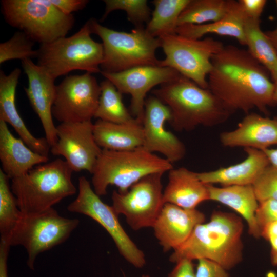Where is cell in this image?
Instances as JSON below:
<instances>
[{"instance_id": "cell-33", "label": "cell", "mask_w": 277, "mask_h": 277, "mask_svg": "<svg viewBox=\"0 0 277 277\" xmlns=\"http://www.w3.org/2000/svg\"><path fill=\"white\" fill-rule=\"evenodd\" d=\"M34 42L25 33L16 32L8 41L0 44V64L12 60L22 61L37 57Z\"/></svg>"}, {"instance_id": "cell-28", "label": "cell", "mask_w": 277, "mask_h": 277, "mask_svg": "<svg viewBox=\"0 0 277 277\" xmlns=\"http://www.w3.org/2000/svg\"><path fill=\"white\" fill-rule=\"evenodd\" d=\"M190 0H154V6L146 31L151 36L160 38L176 34L178 19Z\"/></svg>"}, {"instance_id": "cell-30", "label": "cell", "mask_w": 277, "mask_h": 277, "mask_svg": "<svg viewBox=\"0 0 277 277\" xmlns=\"http://www.w3.org/2000/svg\"><path fill=\"white\" fill-rule=\"evenodd\" d=\"M235 0H190L178 19L179 26L200 25L216 22L224 17Z\"/></svg>"}, {"instance_id": "cell-27", "label": "cell", "mask_w": 277, "mask_h": 277, "mask_svg": "<svg viewBox=\"0 0 277 277\" xmlns=\"http://www.w3.org/2000/svg\"><path fill=\"white\" fill-rule=\"evenodd\" d=\"M247 50L277 81V52L271 42L260 27V19L247 18L245 25Z\"/></svg>"}, {"instance_id": "cell-39", "label": "cell", "mask_w": 277, "mask_h": 277, "mask_svg": "<svg viewBox=\"0 0 277 277\" xmlns=\"http://www.w3.org/2000/svg\"><path fill=\"white\" fill-rule=\"evenodd\" d=\"M49 2L63 13L71 15L83 10L88 4V0H48Z\"/></svg>"}, {"instance_id": "cell-12", "label": "cell", "mask_w": 277, "mask_h": 277, "mask_svg": "<svg viewBox=\"0 0 277 277\" xmlns=\"http://www.w3.org/2000/svg\"><path fill=\"white\" fill-rule=\"evenodd\" d=\"M164 173L150 174L133 184L125 192L114 190L112 206L125 216L133 230L153 226L164 205L162 177Z\"/></svg>"}, {"instance_id": "cell-22", "label": "cell", "mask_w": 277, "mask_h": 277, "mask_svg": "<svg viewBox=\"0 0 277 277\" xmlns=\"http://www.w3.org/2000/svg\"><path fill=\"white\" fill-rule=\"evenodd\" d=\"M247 156L236 164L217 169L197 173L206 184H219L222 186L252 185L263 170L270 165L263 151L244 148Z\"/></svg>"}, {"instance_id": "cell-10", "label": "cell", "mask_w": 277, "mask_h": 277, "mask_svg": "<svg viewBox=\"0 0 277 277\" xmlns=\"http://www.w3.org/2000/svg\"><path fill=\"white\" fill-rule=\"evenodd\" d=\"M159 38L165 55L164 60H160L159 66L173 68L201 87L208 89L212 58L223 44L212 37L192 39L176 33Z\"/></svg>"}, {"instance_id": "cell-14", "label": "cell", "mask_w": 277, "mask_h": 277, "mask_svg": "<svg viewBox=\"0 0 277 277\" xmlns=\"http://www.w3.org/2000/svg\"><path fill=\"white\" fill-rule=\"evenodd\" d=\"M56 130L57 141L50 148L51 153L63 156L73 172L91 174L102 150L95 141L92 121L62 123Z\"/></svg>"}, {"instance_id": "cell-3", "label": "cell", "mask_w": 277, "mask_h": 277, "mask_svg": "<svg viewBox=\"0 0 277 277\" xmlns=\"http://www.w3.org/2000/svg\"><path fill=\"white\" fill-rule=\"evenodd\" d=\"M152 94L169 107V123L177 131L217 126L233 113L209 88H202L181 75L153 89Z\"/></svg>"}, {"instance_id": "cell-34", "label": "cell", "mask_w": 277, "mask_h": 277, "mask_svg": "<svg viewBox=\"0 0 277 277\" xmlns=\"http://www.w3.org/2000/svg\"><path fill=\"white\" fill-rule=\"evenodd\" d=\"M259 202L277 201V168L269 165L252 185Z\"/></svg>"}, {"instance_id": "cell-29", "label": "cell", "mask_w": 277, "mask_h": 277, "mask_svg": "<svg viewBox=\"0 0 277 277\" xmlns=\"http://www.w3.org/2000/svg\"><path fill=\"white\" fill-rule=\"evenodd\" d=\"M100 87L101 94L94 117L117 124L130 123L136 120L125 106L122 94L109 80L105 78Z\"/></svg>"}, {"instance_id": "cell-6", "label": "cell", "mask_w": 277, "mask_h": 277, "mask_svg": "<svg viewBox=\"0 0 277 277\" xmlns=\"http://www.w3.org/2000/svg\"><path fill=\"white\" fill-rule=\"evenodd\" d=\"M88 21L91 33L102 41L101 71L118 72L138 66H159L155 52L161 47V41L149 35L145 27L126 32L108 28L93 18Z\"/></svg>"}, {"instance_id": "cell-36", "label": "cell", "mask_w": 277, "mask_h": 277, "mask_svg": "<svg viewBox=\"0 0 277 277\" xmlns=\"http://www.w3.org/2000/svg\"><path fill=\"white\" fill-rule=\"evenodd\" d=\"M256 219L260 229L268 223L277 222V201L268 200L259 203Z\"/></svg>"}, {"instance_id": "cell-25", "label": "cell", "mask_w": 277, "mask_h": 277, "mask_svg": "<svg viewBox=\"0 0 277 277\" xmlns=\"http://www.w3.org/2000/svg\"><path fill=\"white\" fill-rule=\"evenodd\" d=\"M95 141L102 149L123 151L143 146L142 124L137 119L133 122L117 124L97 120L93 123Z\"/></svg>"}, {"instance_id": "cell-2", "label": "cell", "mask_w": 277, "mask_h": 277, "mask_svg": "<svg viewBox=\"0 0 277 277\" xmlns=\"http://www.w3.org/2000/svg\"><path fill=\"white\" fill-rule=\"evenodd\" d=\"M243 224L236 215L214 211L210 221L197 225L190 237L169 256L171 263L201 259L215 262L227 270L243 259Z\"/></svg>"}, {"instance_id": "cell-37", "label": "cell", "mask_w": 277, "mask_h": 277, "mask_svg": "<svg viewBox=\"0 0 277 277\" xmlns=\"http://www.w3.org/2000/svg\"><path fill=\"white\" fill-rule=\"evenodd\" d=\"M261 237L268 241L270 245L271 264L277 266V222L268 223L261 229Z\"/></svg>"}, {"instance_id": "cell-45", "label": "cell", "mask_w": 277, "mask_h": 277, "mask_svg": "<svg viewBox=\"0 0 277 277\" xmlns=\"http://www.w3.org/2000/svg\"><path fill=\"white\" fill-rule=\"evenodd\" d=\"M141 277H150L149 275L147 274H143L142 275Z\"/></svg>"}, {"instance_id": "cell-7", "label": "cell", "mask_w": 277, "mask_h": 277, "mask_svg": "<svg viewBox=\"0 0 277 277\" xmlns=\"http://www.w3.org/2000/svg\"><path fill=\"white\" fill-rule=\"evenodd\" d=\"M91 34L87 21L72 35L41 44L37 50V64L55 79L75 70L101 73L103 46L94 41Z\"/></svg>"}, {"instance_id": "cell-38", "label": "cell", "mask_w": 277, "mask_h": 277, "mask_svg": "<svg viewBox=\"0 0 277 277\" xmlns=\"http://www.w3.org/2000/svg\"><path fill=\"white\" fill-rule=\"evenodd\" d=\"M238 3L246 17L252 19H260L266 0H239Z\"/></svg>"}, {"instance_id": "cell-31", "label": "cell", "mask_w": 277, "mask_h": 277, "mask_svg": "<svg viewBox=\"0 0 277 277\" xmlns=\"http://www.w3.org/2000/svg\"><path fill=\"white\" fill-rule=\"evenodd\" d=\"M10 178L0 169V233L5 240L22 214L9 183Z\"/></svg>"}, {"instance_id": "cell-13", "label": "cell", "mask_w": 277, "mask_h": 277, "mask_svg": "<svg viewBox=\"0 0 277 277\" xmlns=\"http://www.w3.org/2000/svg\"><path fill=\"white\" fill-rule=\"evenodd\" d=\"M100 94V84L92 73L67 76L56 85L52 116L60 123L91 121Z\"/></svg>"}, {"instance_id": "cell-8", "label": "cell", "mask_w": 277, "mask_h": 277, "mask_svg": "<svg viewBox=\"0 0 277 277\" xmlns=\"http://www.w3.org/2000/svg\"><path fill=\"white\" fill-rule=\"evenodd\" d=\"M1 11L6 22L41 44L65 37L75 19L48 0H2Z\"/></svg>"}, {"instance_id": "cell-20", "label": "cell", "mask_w": 277, "mask_h": 277, "mask_svg": "<svg viewBox=\"0 0 277 277\" xmlns=\"http://www.w3.org/2000/svg\"><path fill=\"white\" fill-rule=\"evenodd\" d=\"M21 73L18 68L7 75L2 70L0 71V120L10 124L30 149L48 156L50 147L46 137H35L27 128L17 110L15 94Z\"/></svg>"}, {"instance_id": "cell-19", "label": "cell", "mask_w": 277, "mask_h": 277, "mask_svg": "<svg viewBox=\"0 0 277 277\" xmlns=\"http://www.w3.org/2000/svg\"><path fill=\"white\" fill-rule=\"evenodd\" d=\"M221 144L225 147L250 148L264 150L277 145V116L269 117L248 113L235 129L222 132Z\"/></svg>"}, {"instance_id": "cell-18", "label": "cell", "mask_w": 277, "mask_h": 277, "mask_svg": "<svg viewBox=\"0 0 277 277\" xmlns=\"http://www.w3.org/2000/svg\"><path fill=\"white\" fill-rule=\"evenodd\" d=\"M204 214L165 203L152 228L154 235L165 252L175 250L190 237L195 227L204 223Z\"/></svg>"}, {"instance_id": "cell-42", "label": "cell", "mask_w": 277, "mask_h": 277, "mask_svg": "<svg viewBox=\"0 0 277 277\" xmlns=\"http://www.w3.org/2000/svg\"><path fill=\"white\" fill-rule=\"evenodd\" d=\"M266 154L269 164L277 168V148H267L263 150Z\"/></svg>"}, {"instance_id": "cell-35", "label": "cell", "mask_w": 277, "mask_h": 277, "mask_svg": "<svg viewBox=\"0 0 277 277\" xmlns=\"http://www.w3.org/2000/svg\"><path fill=\"white\" fill-rule=\"evenodd\" d=\"M196 277H230L227 270L212 261L201 259L197 260Z\"/></svg>"}, {"instance_id": "cell-44", "label": "cell", "mask_w": 277, "mask_h": 277, "mask_svg": "<svg viewBox=\"0 0 277 277\" xmlns=\"http://www.w3.org/2000/svg\"><path fill=\"white\" fill-rule=\"evenodd\" d=\"M275 84V89H274V102L275 104V105H277V81L274 82Z\"/></svg>"}, {"instance_id": "cell-43", "label": "cell", "mask_w": 277, "mask_h": 277, "mask_svg": "<svg viewBox=\"0 0 277 277\" xmlns=\"http://www.w3.org/2000/svg\"><path fill=\"white\" fill-rule=\"evenodd\" d=\"M275 3L277 9V0L275 1ZM265 33L271 42L277 52V25L274 29L265 31Z\"/></svg>"}, {"instance_id": "cell-26", "label": "cell", "mask_w": 277, "mask_h": 277, "mask_svg": "<svg viewBox=\"0 0 277 277\" xmlns=\"http://www.w3.org/2000/svg\"><path fill=\"white\" fill-rule=\"evenodd\" d=\"M246 18L238 1H234L229 11L221 19L204 24L179 26L176 33L192 39H201L209 34L229 36L245 46V25Z\"/></svg>"}, {"instance_id": "cell-9", "label": "cell", "mask_w": 277, "mask_h": 277, "mask_svg": "<svg viewBox=\"0 0 277 277\" xmlns=\"http://www.w3.org/2000/svg\"><path fill=\"white\" fill-rule=\"evenodd\" d=\"M80 221L61 216L53 208L34 214H22L5 240L10 247L22 246L28 254L27 264L31 269L37 256L66 241Z\"/></svg>"}, {"instance_id": "cell-23", "label": "cell", "mask_w": 277, "mask_h": 277, "mask_svg": "<svg viewBox=\"0 0 277 277\" xmlns=\"http://www.w3.org/2000/svg\"><path fill=\"white\" fill-rule=\"evenodd\" d=\"M164 203L187 209H194L209 200L207 185L198 177L197 172L182 167L168 171V183L163 190Z\"/></svg>"}, {"instance_id": "cell-17", "label": "cell", "mask_w": 277, "mask_h": 277, "mask_svg": "<svg viewBox=\"0 0 277 277\" xmlns=\"http://www.w3.org/2000/svg\"><path fill=\"white\" fill-rule=\"evenodd\" d=\"M22 66L28 80V87L24 88L25 93L41 121L51 148L57 141L56 126L52 114L56 95L55 78L31 59L22 61Z\"/></svg>"}, {"instance_id": "cell-40", "label": "cell", "mask_w": 277, "mask_h": 277, "mask_svg": "<svg viewBox=\"0 0 277 277\" xmlns=\"http://www.w3.org/2000/svg\"><path fill=\"white\" fill-rule=\"evenodd\" d=\"M193 261L188 259L180 260L176 263L168 277H196Z\"/></svg>"}, {"instance_id": "cell-16", "label": "cell", "mask_w": 277, "mask_h": 277, "mask_svg": "<svg viewBox=\"0 0 277 277\" xmlns=\"http://www.w3.org/2000/svg\"><path fill=\"white\" fill-rule=\"evenodd\" d=\"M171 119L169 107L154 95L146 98L142 126L144 134L143 147L154 153L162 154L171 163L182 160L186 155L184 144L172 132L165 128V123Z\"/></svg>"}, {"instance_id": "cell-21", "label": "cell", "mask_w": 277, "mask_h": 277, "mask_svg": "<svg viewBox=\"0 0 277 277\" xmlns=\"http://www.w3.org/2000/svg\"><path fill=\"white\" fill-rule=\"evenodd\" d=\"M48 156L35 152L21 138L15 137L7 124L0 120L1 169L10 179L23 176L33 167L48 162Z\"/></svg>"}, {"instance_id": "cell-5", "label": "cell", "mask_w": 277, "mask_h": 277, "mask_svg": "<svg viewBox=\"0 0 277 277\" xmlns=\"http://www.w3.org/2000/svg\"><path fill=\"white\" fill-rule=\"evenodd\" d=\"M172 164L145 150L143 147L129 151L102 149L93 169L92 185L100 196L107 194L109 185L124 193L150 174L168 172Z\"/></svg>"}, {"instance_id": "cell-15", "label": "cell", "mask_w": 277, "mask_h": 277, "mask_svg": "<svg viewBox=\"0 0 277 277\" xmlns=\"http://www.w3.org/2000/svg\"><path fill=\"white\" fill-rule=\"evenodd\" d=\"M101 73L122 94L131 95V111L141 123L147 93L155 86L172 81L181 75L173 68L160 66H142L118 72Z\"/></svg>"}, {"instance_id": "cell-11", "label": "cell", "mask_w": 277, "mask_h": 277, "mask_svg": "<svg viewBox=\"0 0 277 277\" xmlns=\"http://www.w3.org/2000/svg\"><path fill=\"white\" fill-rule=\"evenodd\" d=\"M78 189L77 197L68 206L67 210L95 220L110 235L125 260L137 268H143L146 264L144 253L126 232L112 206L102 201L85 176L78 178Z\"/></svg>"}, {"instance_id": "cell-4", "label": "cell", "mask_w": 277, "mask_h": 277, "mask_svg": "<svg viewBox=\"0 0 277 277\" xmlns=\"http://www.w3.org/2000/svg\"><path fill=\"white\" fill-rule=\"evenodd\" d=\"M73 171L67 162L57 159L37 165L22 176L11 180V188L24 214L45 211L63 199L74 195Z\"/></svg>"}, {"instance_id": "cell-32", "label": "cell", "mask_w": 277, "mask_h": 277, "mask_svg": "<svg viewBox=\"0 0 277 277\" xmlns=\"http://www.w3.org/2000/svg\"><path fill=\"white\" fill-rule=\"evenodd\" d=\"M105 12L101 18L104 21L108 15L115 10L124 11L128 20L135 28L144 27L150 19V9L146 0H105Z\"/></svg>"}, {"instance_id": "cell-41", "label": "cell", "mask_w": 277, "mask_h": 277, "mask_svg": "<svg viewBox=\"0 0 277 277\" xmlns=\"http://www.w3.org/2000/svg\"><path fill=\"white\" fill-rule=\"evenodd\" d=\"M10 248L6 243L0 241V277H8L7 260Z\"/></svg>"}, {"instance_id": "cell-24", "label": "cell", "mask_w": 277, "mask_h": 277, "mask_svg": "<svg viewBox=\"0 0 277 277\" xmlns=\"http://www.w3.org/2000/svg\"><path fill=\"white\" fill-rule=\"evenodd\" d=\"M207 185L209 200L218 202L235 210L247 222L249 233L256 239L261 237V229L256 219L259 202L252 185L222 187Z\"/></svg>"}, {"instance_id": "cell-1", "label": "cell", "mask_w": 277, "mask_h": 277, "mask_svg": "<svg viewBox=\"0 0 277 277\" xmlns=\"http://www.w3.org/2000/svg\"><path fill=\"white\" fill-rule=\"evenodd\" d=\"M268 71L247 49L224 46L212 60L209 89L233 113L256 108L265 115L275 105V84Z\"/></svg>"}]
</instances>
